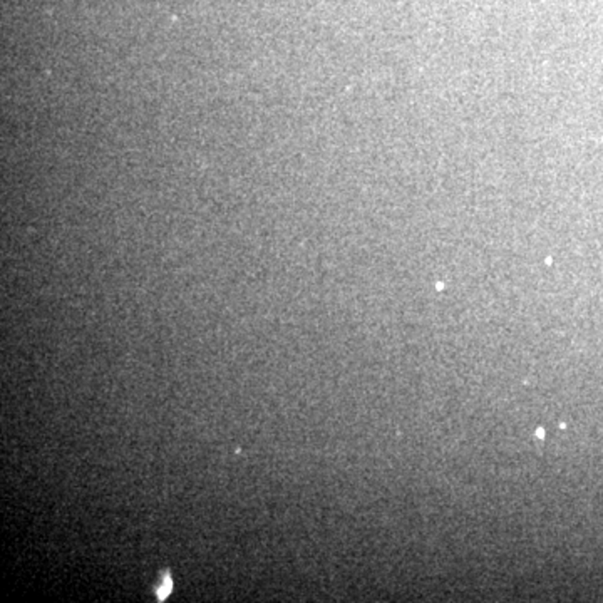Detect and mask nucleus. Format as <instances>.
Instances as JSON below:
<instances>
[{"instance_id":"1","label":"nucleus","mask_w":603,"mask_h":603,"mask_svg":"<svg viewBox=\"0 0 603 603\" xmlns=\"http://www.w3.org/2000/svg\"><path fill=\"white\" fill-rule=\"evenodd\" d=\"M169 592H171V580H169V578H166L163 588L158 590V595H160V598H165V597H168Z\"/></svg>"}]
</instances>
